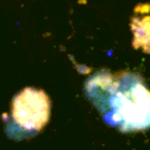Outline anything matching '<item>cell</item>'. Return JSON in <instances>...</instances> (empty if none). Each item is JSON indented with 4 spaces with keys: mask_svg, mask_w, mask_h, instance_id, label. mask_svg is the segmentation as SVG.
<instances>
[{
    "mask_svg": "<svg viewBox=\"0 0 150 150\" xmlns=\"http://www.w3.org/2000/svg\"><path fill=\"white\" fill-rule=\"evenodd\" d=\"M87 99L121 132L150 129V88L140 74L102 69L84 86Z\"/></svg>",
    "mask_w": 150,
    "mask_h": 150,
    "instance_id": "6da1fadb",
    "label": "cell"
},
{
    "mask_svg": "<svg viewBox=\"0 0 150 150\" xmlns=\"http://www.w3.org/2000/svg\"><path fill=\"white\" fill-rule=\"evenodd\" d=\"M52 115V100L44 90L25 87L11 105V121L16 127V140L38 134L46 128Z\"/></svg>",
    "mask_w": 150,
    "mask_h": 150,
    "instance_id": "7a4b0ae2",
    "label": "cell"
},
{
    "mask_svg": "<svg viewBox=\"0 0 150 150\" xmlns=\"http://www.w3.org/2000/svg\"><path fill=\"white\" fill-rule=\"evenodd\" d=\"M131 18V31L134 35L132 47L150 54V5H138Z\"/></svg>",
    "mask_w": 150,
    "mask_h": 150,
    "instance_id": "3957f363",
    "label": "cell"
}]
</instances>
